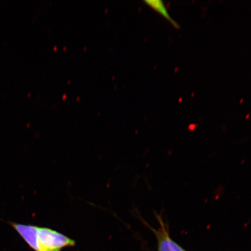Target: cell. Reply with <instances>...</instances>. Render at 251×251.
<instances>
[{
    "label": "cell",
    "mask_w": 251,
    "mask_h": 251,
    "mask_svg": "<svg viewBox=\"0 0 251 251\" xmlns=\"http://www.w3.org/2000/svg\"><path fill=\"white\" fill-rule=\"evenodd\" d=\"M9 224L34 251H62L76 246L74 240L50 228L15 222H9Z\"/></svg>",
    "instance_id": "1"
},
{
    "label": "cell",
    "mask_w": 251,
    "mask_h": 251,
    "mask_svg": "<svg viewBox=\"0 0 251 251\" xmlns=\"http://www.w3.org/2000/svg\"><path fill=\"white\" fill-rule=\"evenodd\" d=\"M143 2L147 5H148L149 7L152 8L153 10L156 11L157 13L161 15L175 29H180V25L171 17V16L169 13L168 8L166 7L164 2L161 1V0H146V1H143Z\"/></svg>",
    "instance_id": "3"
},
{
    "label": "cell",
    "mask_w": 251,
    "mask_h": 251,
    "mask_svg": "<svg viewBox=\"0 0 251 251\" xmlns=\"http://www.w3.org/2000/svg\"><path fill=\"white\" fill-rule=\"evenodd\" d=\"M155 216L159 224L158 229L153 228L148 223L144 220L142 221L155 235L158 248L157 251H186L172 239L169 233L168 224L164 221L162 215L155 213Z\"/></svg>",
    "instance_id": "2"
}]
</instances>
